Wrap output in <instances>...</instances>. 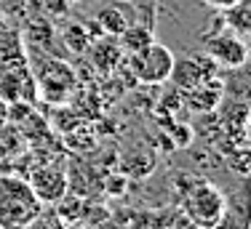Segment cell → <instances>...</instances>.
<instances>
[{
	"instance_id": "e0dca14e",
	"label": "cell",
	"mask_w": 251,
	"mask_h": 229,
	"mask_svg": "<svg viewBox=\"0 0 251 229\" xmlns=\"http://www.w3.org/2000/svg\"><path fill=\"white\" fill-rule=\"evenodd\" d=\"M107 189H110V195H121V192H126V179H107Z\"/></svg>"
},
{
	"instance_id": "30bf717a",
	"label": "cell",
	"mask_w": 251,
	"mask_h": 229,
	"mask_svg": "<svg viewBox=\"0 0 251 229\" xmlns=\"http://www.w3.org/2000/svg\"><path fill=\"white\" fill-rule=\"evenodd\" d=\"M27 64L25 59V46H22L19 32H11V29H0V75L14 67Z\"/></svg>"
},
{
	"instance_id": "9c48e42d",
	"label": "cell",
	"mask_w": 251,
	"mask_h": 229,
	"mask_svg": "<svg viewBox=\"0 0 251 229\" xmlns=\"http://www.w3.org/2000/svg\"><path fill=\"white\" fill-rule=\"evenodd\" d=\"M86 53H91L94 67H97L101 75H110V72L121 64V56H123L118 40H112V38H101V40L97 38V40H91V46H88Z\"/></svg>"
},
{
	"instance_id": "4fadbf2b",
	"label": "cell",
	"mask_w": 251,
	"mask_h": 229,
	"mask_svg": "<svg viewBox=\"0 0 251 229\" xmlns=\"http://www.w3.org/2000/svg\"><path fill=\"white\" fill-rule=\"evenodd\" d=\"M97 24L99 29L104 35H112V38H118V35L123 32L126 27H128V22H126L123 11L118 8V5H107V8H99L97 11Z\"/></svg>"
},
{
	"instance_id": "5bb4252c",
	"label": "cell",
	"mask_w": 251,
	"mask_h": 229,
	"mask_svg": "<svg viewBox=\"0 0 251 229\" xmlns=\"http://www.w3.org/2000/svg\"><path fill=\"white\" fill-rule=\"evenodd\" d=\"M62 40L73 53H86L88 46H91V35H88L86 24H70V27L64 29Z\"/></svg>"
},
{
	"instance_id": "8992f818",
	"label": "cell",
	"mask_w": 251,
	"mask_h": 229,
	"mask_svg": "<svg viewBox=\"0 0 251 229\" xmlns=\"http://www.w3.org/2000/svg\"><path fill=\"white\" fill-rule=\"evenodd\" d=\"M217 69H219L217 62L206 53H187V56H179V59L174 56L169 80L174 83L176 91H187V88L217 77Z\"/></svg>"
},
{
	"instance_id": "8fae6325",
	"label": "cell",
	"mask_w": 251,
	"mask_h": 229,
	"mask_svg": "<svg viewBox=\"0 0 251 229\" xmlns=\"http://www.w3.org/2000/svg\"><path fill=\"white\" fill-rule=\"evenodd\" d=\"M222 22L227 29L238 32L241 38L251 35V0H238V3L222 8Z\"/></svg>"
},
{
	"instance_id": "ba28073f",
	"label": "cell",
	"mask_w": 251,
	"mask_h": 229,
	"mask_svg": "<svg viewBox=\"0 0 251 229\" xmlns=\"http://www.w3.org/2000/svg\"><path fill=\"white\" fill-rule=\"evenodd\" d=\"M182 93H184V104H187L193 112H211V110H217L219 101H222L225 86L211 77V80L201 83V86H193V88H187V91H182Z\"/></svg>"
},
{
	"instance_id": "ac0fdd59",
	"label": "cell",
	"mask_w": 251,
	"mask_h": 229,
	"mask_svg": "<svg viewBox=\"0 0 251 229\" xmlns=\"http://www.w3.org/2000/svg\"><path fill=\"white\" fill-rule=\"evenodd\" d=\"M206 5H211V8H227V5H232V3H238V0H203Z\"/></svg>"
},
{
	"instance_id": "6da1fadb",
	"label": "cell",
	"mask_w": 251,
	"mask_h": 229,
	"mask_svg": "<svg viewBox=\"0 0 251 229\" xmlns=\"http://www.w3.org/2000/svg\"><path fill=\"white\" fill-rule=\"evenodd\" d=\"M40 208L27 179L0 176V229H25Z\"/></svg>"
},
{
	"instance_id": "5b68a950",
	"label": "cell",
	"mask_w": 251,
	"mask_h": 229,
	"mask_svg": "<svg viewBox=\"0 0 251 229\" xmlns=\"http://www.w3.org/2000/svg\"><path fill=\"white\" fill-rule=\"evenodd\" d=\"M206 56L217 62V67L241 69L249 62V43L232 29H214L206 38Z\"/></svg>"
},
{
	"instance_id": "d6986e66",
	"label": "cell",
	"mask_w": 251,
	"mask_h": 229,
	"mask_svg": "<svg viewBox=\"0 0 251 229\" xmlns=\"http://www.w3.org/2000/svg\"><path fill=\"white\" fill-rule=\"evenodd\" d=\"M91 229H123V227H121V224H115V221H112L110 216H107L104 221H99V224H94Z\"/></svg>"
},
{
	"instance_id": "44dd1931",
	"label": "cell",
	"mask_w": 251,
	"mask_h": 229,
	"mask_svg": "<svg viewBox=\"0 0 251 229\" xmlns=\"http://www.w3.org/2000/svg\"><path fill=\"white\" fill-rule=\"evenodd\" d=\"M67 229H91V227L83 224V221H75V224H67Z\"/></svg>"
},
{
	"instance_id": "3957f363",
	"label": "cell",
	"mask_w": 251,
	"mask_h": 229,
	"mask_svg": "<svg viewBox=\"0 0 251 229\" xmlns=\"http://www.w3.org/2000/svg\"><path fill=\"white\" fill-rule=\"evenodd\" d=\"M184 210L193 224L203 229L217 227L225 216V195L211 182H198L184 195Z\"/></svg>"
},
{
	"instance_id": "52a82bcc",
	"label": "cell",
	"mask_w": 251,
	"mask_h": 229,
	"mask_svg": "<svg viewBox=\"0 0 251 229\" xmlns=\"http://www.w3.org/2000/svg\"><path fill=\"white\" fill-rule=\"evenodd\" d=\"M27 184L40 200V206H53L67 192V173L56 165H40L29 173Z\"/></svg>"
},
{
	"instance_id": "277c9868",
	"label": "cell",
	"mask_w": 251,
	"mask_h": 229,
	"mask_svg": "<svg viewBox=\"0 0 251 229\" xmlns=\"http://www.w3.org/2000/svg\"><path fill=\"white\" fill-rule=\"evenodd\" d=\"M35 88H38V99H46L51 104H62L77 88L75 69L67 62L46 59L38 69V77H35Z\"/></svg>"
},
{
	"instance_id": "7c38bea8",
	"label": "cell",
	"mask_w": 251,
	"mask_h": 229,
	"mask_svg": "<svg viewBox=\"0 0 251 229\" xmlns=\"http://www.w3.org/2000/svg\"><path fill=\"white\" fill-rule=\"evenodd\" d=\"M155 40L152 29L145 27V24H128L121 35H118V46H121L123 53H136L142 48H147Z\"/></svg>"
},
{
	"instance_id": "ffe728a7",
	"label": "cell",
	"mask_w": 251,
	"mask_h": 229,
	"mask_svg": "<svg viewBox=\"0 0 251 229\" xmlns=\"http://www.w3.org/2000/svg\"><path fill=\"white\" fill-rule=\"evenodd\" d=\"M5 120H8V101L0 99V125H3Z\"/></svg>"
},
{
	"instance_id": "2e32d148",
	"label": "cell",
	"mask_w": 251,
	"mask_h": 229,
	"mask_svg": "<svg viewBox=\"0 0 251 229\" xmlns=\"http://www.w3.org/2000/svg\"><path fill=\"white\" fill-rule=\"evenodd\" d=\"M128 229H169V227H163V221H160L158 216H152V213H139L134 221H131Z\"/></svg>"
},
{
	"instance_id": "9a60e30c",
	"label": "cell",
	"mask_w": 251,
	"mask_h": 229,
	"mask_svg": "<svg viewBox=\"0 0 251 229\" xmlns=\"http://www.w3.org/2000/svg\"><path fill=\"white\" fill-rule=\"evenodd\" d=\"M25 229H67V221H64L53 208H51V210H43V208H40L38 213H35V219L29 221Z\"/></svg>"
},
{
	"instance_id": "7a4b0ae2",
	"label": "cell",
	"mask_w": 251,
	"mask_h": 229,
	"mask_svg": "<svg viewBox=\"0 0 251 229\" xmlns=\"http://www.w3.org/2000/svg\"><path fill=\"white\" fill-rule=\"evenodd\" d=\"M171 64H174V53L171 48H166L163 43L152 40L147 48L136 53H128V72L145 86H160L169 83L171 75Z\"/></svg>"
}]
</instances>
